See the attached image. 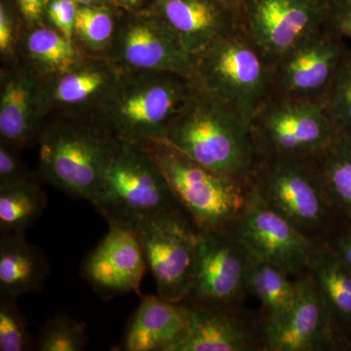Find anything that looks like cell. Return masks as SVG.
I'll return each instance as SVG.
<instances>
[{
  "label": "cell",
  "instance_id": "2e32d148",
  "mask_svg": "<svg viewBox=\"0 0 351 351\" xmlns=\"http://www.w3.org/2000/svg\"><path fill=\"white\" fill-rule=\"evenodd\" d=\"M120 73L107 58L84 55L63 73L43 78L45 119L49 115L94 117Z\"/></svg>",
  "mask_w": 351,
  "mask_h": 351
},
{
  "label": "cell",
  "instance_id": "1f68e13d",
  "mask_svg": "<svg viewBox=\"0 0 351 351\" xmlns=\"http://www.w3.org/2000/svg\"><path fill=\"white\" fill-rule=\"evenodd\" d=\"M21 149L0 141V189L14 186L36 176L21 158Z\"/></svg>",
  "mask_w": 351,
  "mask_h": 351
},
{
  "label": "cell",
  "instance_id": "30bf717a",
  "mask_svg": "<svg viewBox=\"0 0 351 351\" xmlns=\"http://www.w3.org/2000/svg\"><path fill=\"white\" fill-rule=\"evenodd\" d=\"M107 59L121 71H166L193 78L191 55L182 39L151 9L122 14Z\"/></svg>",
  "mask_w": 351,
  "mask_h": 351
},
{
  "label": "cell",
  "instance_id": "4fadbf2b",
  "mask_svg": "<svg viewBox=\"0 0 351 351\" xmlns=\"http://www.w3.org/2000/svg\"><path fill=\"white\" fill-rule=\"evenodd\" d=\"M350 46L326 25L272 66V96L323 100Z\"/></svg>",
  "mask_w": 351,
  "mask_h": 351
},
{
  "label": "cell",
  "instance_id": "5b68a950",
  "mask_svg": "<svg viewBox=\"0 0 351 351\" xmlns=\"http://www.w3.org/2000/svg\"><path fill=\"white\" fill-rule=\"evenodd\" d=\"M198 86L249 120L272 96V66L242 25L191 55Z\"/></svg>",
  "mask_w": 351,
  "mask_h": 351
},
{
  "label": "cell",
  "instance_id": "7a4b0ae2",
  "mask_svg": "<svg viewBox=\"0 0 351 351\" xmlns=\"http://www.w3.org/2000/svg\"><path fill=\"white\" fill-rule=\"evenodd\" d=\"M120 143L94 117L49 115L36 144L41 181L91 202Z\"/></svg>",
  "mask_w": 351,
  "mask_h": 351
},
{
  "label": "cell",
  "instance_id": "83f0119b",
  "mask_svg": "<svg viewBox=\"0 0 351 351\" xmlns=\"http://www.w3.org/2000/svg\"><path fill=\"white\" fill-rule=\"evenodd\" d=\"M316 160L330 201L351 217V136L339 132Z\"/></svg>",
  "mask_w": 351,
  "mask_h": 351
},
{
  "label": "cell",
  "instance_id": "74e56055",
  "mask_svg": "<svg viewBox=\"0 0 351 351\" xmlns=\"http://www.w3.org/2000/svg\"><path fill=\"white\" fill-rule=\"evenodd\" d=\"M115 6L124 8L127 12H136V11L145 10L143 5L145 0H112Z\"/></svg>",
  "mask_w": 351,
  "mask_h": 351
},
{
  "label": "cell",
  "instance_id": "8d00e7d4",
  "mask_svg": "<svg viewBox=\"0 0 351 351\" xmlns=\"http://www.w3.org/2000/svg\"><path fill=\"white\" fill-rule=\"evenodd\" d=\"M335 253L351 269V234L341 237L337 241Z\"/></svg>",
  "mask_w": 351,
  "mask_h": 351
},
{
  "label": "cell",
  "instance_id": "8992f818",
  "mask_svg": "<svg viewBox=\"0 0 351 351\" xmlns=\"http://www.w3.org/2000/svg\"><path fill=\"white\" fill-rule=\"evenodd\" d=\"M108 225L137 230L147 219L181 208L156 162L140 145L120 143L91 201Z\"/></svg>",
  "mask_w": 351,
  "mask_h": 351
},
{
  "label": "cell",
  "instance_id": "3957f363",
  "mask_svg": "<svg viewBox=\"0 0 351 351\" xmlns=\"http://www.w3.org/2000/svg\"><path fill=\"white\" fill-rule=\"evenodd\" d=\"M198 88L180 73L121 71L94 117L119 142L140 145L164 138Z\"/></svg>",
  "mask_w": 351,
  "mask_h": 351
},
{
  "label": "cell",
  "instance_id": "e575fe53",
  "mask_svg": "<svg viewBox=\"0 0 351 351\" xmlns=\"http://www.w3.org/2000/svg\"><path fill=\"white\" fill-rule=\"evenodd\" d=\"M326 25L346 40H351V0H330Z\"/></svg>",
  "mask_w": 351,
  "mask_h": 351
},
{
  "label": "cell",
  "instance_id": "cb8c5ba5",
  "mask_svg": "<svg viewBox=\"0 0 351 351\" xmlns=\"http://www.w3.org/2000/svg\"><path fill=\"white\" fill-rule=\"evenodd\" d=\"M309 270L331 316L351 322V269L335 252L314 248Z\"/></svg>",
  "mask_w": 351,
  "mask_h": 351
},
{
  "label": "cell",
  "instance_id": "8fae6325",
  "mask_svg": "<svg viewBox=\"0 0 351 351\" xmlns=\"http://www.w3.org/2000/svg\"><path fill=\"white\" fill-rule=\"evenodd\" d=\"M330 0H242L247 36L270 66L327 24Z\"/></svg>",
  "mask_w": 351,
  "mask_h": 351
},
{
  "label": "cell",
  "instance_id": "ffe728a7",
  "mask_svg": "<svg viewBox=\"0 0 351 351\" xmlns=\"http://www.w3.org/2000/svg\"><path fill=\"white\" fill-rule=\"evenodd\" d=\"M147 9L177 32L191 55L241 24L240 14L219 0H152Z\"/></svg>",
  "mask_w": 351,
  "mask_h": 351
},
{
  "label": "cell",
  "instance_id": "836d02e7",
  "mask_svg": "<svg viewBox=\"0 0 351 351\" xmlns=\"http://www.w3.org/2000/svg\"><path fill=\"white\" fill-rule=\"evenodd\" d=\"M78 7L80 4L75 0H48L44 12V22L73 43V31Z\"/></svg>",
  "mask_w": 351,
  "mask_h": 351
},
{
  "label": "cell",
  "instance_id": "4dcf8cb0",
  "mask_svg": "<svg viewBox=\"0 0 351 351\" xmlns=\"http://www.w3.org/2000/svg\"><path fill=\"white\" fill-rule=\"evenodd\" d=\"M16 298L0 295V351H27L34 341Z\"/></svg>",
  "mask_w": 351,
  "mask_h": 351
},
{
  "label": "cell",
  "instance_id": "6da1fadb",
  "mask_svg": "<svg viewBox=\"0 0 351 351\" xmlns=\"http://www.w3.org/2000/svg\"><path fill=\"white\" fill-rule=\"evenodd\" d=\"M161 138L196 162L247 182L261 159L250 120L200 87Z\"/></svg>",
  "mask_w": 351,
  "mask_h": 351
},
{
  "label": "cell",
  "instance_id": "7c38bea8",
  "mask_svg": "<svg viewBox=\"0 0 351 351\" xmlns=\"http://www.w3.org/2000/svg\"><path fill=\"white\" fill-rule=\"evenodd\" d=\"M232 233L252 260L276 265L288 274L309 269L315 246L306 234L269 207L251 182L246 205Z\"/></svg>",
  "mask_w": 351,
  "mask_h": 351
},
{
  "label": "cell",
  "instance_id": "7402d4cb",
  "mask_svg": "<svg viewBox=\"0 0 351 351\" xmlns=\"http://www.w3.org/2000/svg\"><path fill=\"white\" fill-rule=\"evenodd\" d=\"M49 274L45 254L25 239V232L0 237V295L19 299L38 293Z\"/></svg>",
  "mask_w": 351,
  "mask_h": 351
},
{
  "label": "cell",
  "instance_id": "d590c367",
  "mask_svg": "<svg viewBox=\"0 0 351 351\" xmlns=\"http://www.w3.org/2000/svg\"><path fill=\"white\" fill-rule=\"evenodd\" d=\"M15 2L25 25L44 22V12L48 0H15Z\"/></svg>",
  "mask_w": 351,
  "mask_h": 351
},
{
  "label": "cell",
  "instance_id": "484cf974",
  "mask_svg": "<svg viewBox=\"0 0 351 351\" xmlns=\"http://www.w3.org/2000/svg\"><path fill=\"white\" fill-rule=\"evenodd\" d=\"M246 288L265 307L269 320H274L281 317L295 302L298 281L292 282L287 272L276 265L251 258Z\"/></svg>",
  "mask_w": 351,
  "mask_h": 351
},
{
  "label": "cell",
  "instance_id": "e0dca14e",
  "mask_svg": "<svg viewBox=\"0 0 351 351\" xmlns=\"http://www.w3.org/2000/svg\"><path fill=\"white\" fill-rule=\"evenodd\" d=\"M43 78L17 58L0 71V141L23 149L36 144L45 115Z\"/></svg>",
  "mask_w": 351,
  "mask_h": 351
},
{
  "label": "cell",
  "instance_id": "603a6c76",
  "mask_svg": "<svg viewBox=\"0 0 351 351\" xmlns=\"http://www.w3.org/2000/svg\"><path fill=\"white\" fill-rule=\"evenodd\" d=\"M84 54L46 22L23 27L16 58L43 78L59 75Z\"/></svg>",
  "mask_w": 351,
  "mask_h": 351
},
{
  "label": "cell",
  "instance_id": "277c9868",
  "mask_svg": "<svg viewBox=\"0 0 351 351\" xmlns=\"http://www.w3.org/2000/svg\"><path fill=\"white\" fill-rule=\"evenodd\" d=\"M140 145L156 162L197 232H219L235 225L246 205L250 182L196 162L164 138Z\"/></svg>",
  "mask_w": 351,
  "mask_h": 351
},
{
  "label": "cell",
  "instance_id": "4316f807",
  "mask_svg": "<svg viewBox=\"0 0 351 351\" xmlns=\"http://www.w3.org/2000/svg\"><path fill=\"white\" fill-rule=\"evenodd\" d=\"M122 14L114 6L80 5L73 43L87 56L107 58Z\"/></svg>",
  "mask_w": 351,
  "mask_h": 351
},
{
  "label": "cell",
  "instance_id": "d6986e66",
  "mask_svg": "<svg viewBox=\"0 0 351 351\" xmlns=\"http://www.w3.org/2000/svg\"><path fill=\"white\" fill-rule=\"evenodd\" d=\"M189 309L158 295H147L132 314L114 350L175 351L186 337Z\"/></svg>",
  "mask_w": 351,
  "mask_h": 351
},
{
  "label": "cell",
  "instance_id": "44dd1931",
  "mask_svg": "<svg viewBox=\"0 0 351 351\" xmlns=\"http://www.w3.org/2000/svg\"><path fill=\"white\" fill-rule=\"evenodd\" d=\"M189 327L175 351H244L252 346L249 332L226 307L186 302Z\"/></svg>",
  "mask_w": 351,
  "mask_h": 351
},
{
  "label": "cell",
  "instance_id": "f1b7e54d",
  "mask_svg": "<svg viewBox=\"0 0 351 351\" xmlns=\"http://www.w3.org/2000/svg\"><path fill=\"white\" fill-rule=\"evenodd\" d=\"M89 343L86 324L66 313L53 315L38 332L34 350L38 351H82Z\"/></svg>",
  "mask_w": 351,
  "mask_h": 351
},
{
  "label": "cell",
  "instance_id": "f35d334b",
  "mask_svg": "<svg viewBox=\"0 0 351 351\" xmlns=\"http://www.w3.org/2000/svg\"><path fill=\"white\" fill-rule=\"evenodd\" d=\"M219 1L223 2L226 5L232 7V8L237 10L240 14L241 10L242 0H219Z\"/></svg>",
  "mask_w": 351,
  "mask_h": 351
},
{
  "label": "cell",
  "instance_id": "9c48e42d",
  "mask_svg": "<svg viewBox=\"0 0 351 351\" xmlns=\"http://www.w3.org/2000/svg\"><path fill=\"white\" fill-rule=\"evenodd\" d=\"M157 295L173 302L188 300L195 280L198 232L181 212L170 210L137 228Z\"/></svg>",
  "mask_w": 351,
  "mask_h": 351
},
{
  "label": "cell",
  "instance_id": "9a60e30c",
  "mask_svg": "<svg viewBox=\"0 0 351 351\" xmlns=\"http://www.w3.org/2000/svg\"><path fill=\"white\" fill-rule=\"evenodd\" d=\"M147 269L137 230L108 225V232L84 258L82 276L104 300L140 292Z\"/></svg>",
  "mask_w": 351,
  "mask_h": 351
},
{
  "label": "cell",
  "instance_id": "5bb4252c",
  "mask_svg": "<svg viewBox=\"0 0 351 351\" xmlns=\"http://www.w3.org/2000/svg\"><path fill=\"white\" fill-rule=\"evenodd\" d=\"M250 263L230 230L198 232L195 280L186 302L228 306L246 287Z\"/></svg>",
  "mask_w": 351,
  "mask_h": 351
},
{
  "label": "cell",
  "instance_id": "d6a6232c",
  "mask_svg": "<svg viewBox=\"0 0 351 351\" xmlns=\"http://www.w3.org/2000/svg\"><path fill=\"white\" fill-rule=\"evenodd\" d=\"M24 23L15 17L6 2L0 3V56L2 63L12 61L17 54L18 44Z\"/></svg>",
  "mask_w": 351,
  "mask_h": 351
},
{
  "label": "cell",
  "instance_id": "52a82bcc",
  "mask_svg": "<svg viewBox=\"0 0 351 351\" xmlns=\"http://www.w3.org/2000/svg\"><path fill=\"white\" fill-rule=\"evenodd\" d=\"M251 126L260 158H318L339 133L323 100L286 97H270Z\"/></svg>",
  "mask_w": 351,
  "mask_h": 351
},
{
  "label": "cell",
  "instance_id": "ab89813d",
  "mask_svg": "<svg viewBox=\"0 0 351 351\" xmlns=\"http://www.w3.org/2000/svg\"><path fill=\"white\" fill-rule=\"evenodd\" d=\"M80 5H94L92 0H75Z\"/></svg>",
  "mask_w": 351,
  "mask_h": 351
},
{
  "label": "cell",
  "instance_id": "f546056e",
  "mask_svg": "<svg viewBox=\"0 0 351 351\" xmlns=\"http://www.w3.org/2000/svg\"><path fill=\"white\" fill-rule=\"evenodd\" d=\"M325 107L339 133L351 136V48L346 51L343 62L325 94Z\"/></svg>",
  "mask_w": 351,
  "mask_h": 351
},
{
  "label": "cell",
  "instance_id": "d4e9b609",
  "mask_svg": "<svg viewBox=\"0 0 351 351\" xmlns=\"http://www.w3.org/2000/svg\"><path fill=\"white\" fill-rule=\"evenodd\" d=\"M39 176L0 189V233L25 232L47 206V196Z\"/></svg>",
  "mask_w": 351,
  "mask_h": 351
},
{
  "label": "cell",
  "instance_id": "ac0fdd59",
  "mask_svg": "<svg viewBox=\"0 0 351 351\" xmlns=\"http://www.w3.org/2000/svg\"><path fill=\"white\" fill-rule=\"evenodd\" d=\"M331 320L313 276H302L292 306L281 317L267 322L265 348L271 351L323 350L332 339Z\"/></svg>",
  "mask_w": 351,
  "mask_h": 351
},
{
  "label": "cell",
  "instance_id": "ba28073f",
  "mask_svg": "<svg viewBox=\"0 0 351 351\" xmlns=\"http://www.w3.org/2000/svg\"><path fill=\"white\" fill-rule=\"evenodd\" d=\"M316 159L262 157L251 180L265 203L306 235L322 226L331 203Z\"/></svg>",
  "mask_w": 351,
  "mask_h": 351
}]
</instances>
